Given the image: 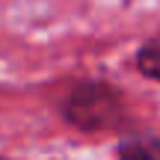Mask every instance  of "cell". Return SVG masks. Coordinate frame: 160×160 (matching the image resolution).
Listing matches in <instances>:
<instances>
[{
  "instance_id": "cell-4",
  "label": "cell",
  "mask_w": 160,
  "mask_h": 160,
  "mask_svg": "<svg viewBox=\"0 0 160 160\" xmlns=\"http://www.w3.org/2000/svg\"><path fill=\"white\" fill-rule=\"evenodd\" d=\"M0 160H9V157H3V154H0Z\"/></svg>"
},
{
  "instance_id": "cell-1",
  "label": "cell",
  "mask_w": 160,
  "mask_h": 160,
  "mask_svg": "<svg viewBox=\"0 0 160 160\" xmlns=\"http://www.w3.org/2000/svg\"><path fill=\"white\" fill-rule=\"evenodd\" d=\"M62 116L80 131H113L125 122V98L104 80H83L65 95Z\"/></svg>"
},
{
  "instance_id": "cell-2",
  "label": "cell",
  "mask_w": 160,
  "mask_h": 160,
  "mask_svg": "<svg viewBox=\"0 0 160 160\" xmlns=\"http://www.w3.org/2000/svg\"><path fill=\"white\" fill-rule=\"evenodd\" d=\"M119 160H160V137L154 133H133L125 137L116 148Z\"/></svg>"
},
{
  "instance_id": "cell-3",
  "label": "cell",
  "mask_w": 160,
  "mask_h": 160,
  "mask_svg": "<svg viewBox=\"0 0 160 160\" xmlns=\"http://www.w3.org/2000/svg\"><path fill=\"white\" fill-rule=\"evenodd\" d=\"M137 68L142 77L160 83V42H148L137 51Z\"/></svg>"
}]
</instances>
